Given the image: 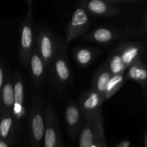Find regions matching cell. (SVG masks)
<instances>
[{
    "label": "cell",
    "mask_w": 147,
    "mask_h": 147,
    "mask_svg": "<svg viewBox=\"0 0 147 147\" xmlns=\"http://www.w3.org/2000/svg\"><path fill=\"white\" fill-rule=\"evenodd\" d=\"M98 113L95 116L85 120V124L80 131L78 147H91L96 138L97 117Z\"/></svg>",
    "instance_id": "13"
},
{
    "label": "cell",
    "mask_w": 147,
    "mask_h": 147,
    "mask_svg": "<svg viewBox=\"0 0 147 147\" xmlns=\"http://www.w3.org/2000/svg\"><path fill=\"white\" fill-rule=\"evenodd\" d=\"M146 147H147V143H146Z\"/></svg>",
    "instance_id": "29"
},
{
    "label": "cell",
    "mask_w": 147,
    "mask_h": 147,
    "mask_svg": "<svg viewBox=\"0 0 147 147\" xmlns=\"http://www.w3.org/2000/svg\"><path fill=\"white\" fill-rule=\"evenodd\" d=\"M124 82V76L123 74L112 75L108 83L106 93L104 95V100L111 98L116 92L121 88Z\"/></svg>",
    "instance_id": "20"
},
{
    "label": "cell",
    "mask_w": 147,
    "mask_h": 147,
    "mask_svg": "<svg viewBox=\"0 0 147 147\" xmlns=\"http://www.w3.org/2000/svg\"><path fill=\"white\" fill-rule=\"evenodd\" d=\"M119 32L115 29L99 27L88 33L83 37V40L107 45L116 40L119 37Z\"/></svg>",
    "instance_id": "12"
},
{
    "label": "cell",
    "mask_w": 147,
    "mask_h": 147,
    "mask_svg": "<svg viewBox=\"0 0 147 147\" xmlns=\"http://www.w3.org/2000/svg\"><path fill=\"white\" fill-rule=\"evenodd\" d=\"M91 147H107L105 139L104 126L102 112H99L97 117V126H96V134L95 140Z\"/></svg>",
    "instance_id": "22"
},
{
    "label": "cell",
    "mask_w": 147,
    "mask_h": 147,
    "mask_svg": "<svg viewBox=\"0 0 147 147\" xmlns=\"http://www.w3.org/2000/svg\"><path fill=\"white\" fill-rule=\"evenodd\" d=\"M44 137L45 147H55L60 139L57 115L55 109L50 104L45 109V129Z\"/></svg>",
    "instance_id": "8"
},
{
    "label": "cell",
    "mask_w": 147,
    "mask_h": 147,
    "mask_svg": "<svg viewBox=\"0 0 147 147\" xmlns=\"http://www.w3.org/2000/svg\"><path fill=\"white\" fill-rule=\"evenodd\" d=\"M28 65L32 81L36 86L40 87L44 80L47 68L44 61L39 55L35 46H34L32 51L30 54Z\"/></svg>",
    "instance_id": "11"
},
{
    "label": "cell",
    "mask_w": 147,
    "mask_h": 147,
    "mask_svg": "<svg viewBox=\"0 0 147 147\" xmlns=\"http://www.w3.org/2000/svg\"><path fill=\"white\" fill-rule=\"evenodd\" d=\"M14 102L13 78L8 75L5 79L0 96V111L11 113Z\"/></svg>",
    "instance_id": "14"
},
{
    "label": "cell",
    "mask_w": 147,
    "mask_h": 147,
    "mask_svg": "<svg viewBox=\"0 0 147 147\" xmlns=\"http://www.w3.org/2000/svg\"><path fill=\"white\" fill-rule=\"evenodd\" d=\"M53 86L63 89L71 82V72L66 55V44H60L48 68Z\"/></svg>",
    "instance_id": "1"
},
{
    "label": "cell",
    "mask_w": 147,
    "mask_h": 147,
    "mask_svg": "<svg viewBox=\"0 0 147 147\" xmlns=\"http://www.w3.org/2000/svg\"><path fill=\"white\" fill-rule=\"evenodd\" d=\"M14 91V102L13 106L11 115L14 120V128L16 131H20L22 126L23 120L25 115L24 100V88L22 76L20 73H17L13 78Z\"/></svg>",
    "instance_id": "6"
},
{
    "label": "cell",
    "mask_w": 147,
    "mask_h": 147,
    "mask_svg": "<svg viewBox=\"0 0 147 147\" xmlns=\"http://www.w3.org/2000/svg\"><path fill=\"white\" fill-rule=\"evenodd\" d=\"M111 76V73L109 71L106 63H104L98 69L92 79L91 88L98 92L103 99L108 83Z\"/></svg>",
    "instance_id": "15"
},
{
    "label": "cell",
    "mask_w": 147,
    "mask_h": 147,
    "mask_svg": "<svg viewBox=\"0 0 147 147\" xmlns=\"http://www.w3.org/2000/svg\"><path fill=\"white\" fill-rule=\"evenodd\" d=\"M15 134L14 120L11 113L2 112L0 116V138L11 142Z\"/></svg>",
    "instance_id": "16"
},
{
    "label": "cell",
    "mask_w": 147,
    "mask_h": 147,
    "mask_svg": "<svg viewBox=\"0 0 147 147\" xmlns=\"http://www.w3.org/2000/svg\"><path fill=\"white\" fill-rule=\"evenodd\" d=\"M96 50L90 47H77L74 50V59L79 66L86 67L91 64L96 57Z\"/></svg>",
    "instance_id": "17"
},
{
    "label": "cell",
    "mask_w": 147,
    "mask_h": 147,
    "mask_svg": "<svg viewBox=\"0 0 147 147\" xmlns=\"http://www.w3.org/2000/svg\"><path fill=\"white\" fill-rule=\"evenodd\" d=\"M60 44L57 42L51 31L45 28L40 29L35 37L34 46L48 70L56 54Z\"/></svg>",
    "instance_id": "4"
},
{
    "label": "cell",
    "mask_w": 147,
    "mask_h": 147,
    "mask_svg": "<svg viewBox=\"0 0 147 147\" xmlns=\"http://www.w3.org/2000/svg\"><path fill=\"white\" fill-rule=\"evenodd\" d=\"M0 147H9L5 140L0 138Z\"/></svg>",
    "instance_id": "26"
},
{
    "label": "cell",
    "mask_w": 147,
    "mask_h": 147,
    "mask_svg": "<svg viewBox=\"0 0 147 147\" xmlns=\"http://www.w3.org/2000/svg\"><path fill=\"white\" fill-rule=\"evenodd\" d=\"M82 118L83 116L78 103L74 100H70L66 106L65 120L67 131L71 137H75L77 135L81 126Z\"/></svg>",
    "instance_id": "10"
},
{
    "label": "cell",
    "mask_w": 147,
    "mask_h": 147,
    "mask_svg": "<svg viewBox=\"0 0 147 147\" xmlns=\"http://www.w3.org/2000/svg\"><path fill=\"white\" fill-rule=\"evenodd\" d=\"M106 1H109V2H122V1H130V0H106Z\"/></svg>",
    "instance_id": "27"
},
{
    "label": "cell",
    "mask_w": 147,
    "mask_h": 147,
    "mask_svg": "<svg viewBox=\"0 0 147 147\" xmlns=\"http://www.w3.org/2000/svg\"><path fill=\"white\" fill-rule=\"evenodd\" d=\"M116 147H129V142L127 141H123Z\"/></svg>",
    "instance_id": "25"
},
{
    "label": "cell",
    "mask_w": 147,
    "mask_h": 147,
    "mask_svg": "<svg viewBox=\"0 0 147 147\" xmlns=\"http://www.w3.org/2000/svg\"><path fill=\"white\" fill-rule=\"evenodd\" d=\"M27 7H28V11L27 12L32 13L33 11V0H27Z\"/></svg>",
    "instance_id": "24"
},
{
    "label": "cell",
    "mask_w": 147,
    "mask_h": 147,
    "mask_svg": "<svg viewBox=\"0 0 147 147\" xmlns=\"http://www.w3.org/2000/svg\"><path fill=\"white\" fill-rule=\"evenodd\" d=\"M126 77L131 80L144 82L147 79V70L140 63L135 61L129 67Z\"/></svg>",
    "instance_id": "21"
},
{
    "label": "cell",
    "mask_w": 147,
    "mask_h": 147,
    "mask_svg": "<svg viewBox=\"0 0 147 147\" xmlns=\"http://www.w3.org/2000/svg\"><path fill=\"white\" fill-rule=\"evenodd\" d=\"M4 81H5V78H4V67H3L2 64L0 63V96H1V89L4 86Z\"/></svg>",
    "instance_id": "23"
},
{
    "label": "cell",
    "mask_w": 147,
    "mask_h": 147,
    "mask_svg": "<svg viewBox=\"0 0 147 147\" xmlns=\"http://www.w3.org/2000/svg\"><path fill=\"white\" fill-rule=\"evenodd\" d=\"M106 65L109 68V71L111 75H119L124 73L126 67L125 66L124 63L122 61L120 54L115 49L111 55H109L107 62H106Z\"/></svg>",
    "instance_id": "19"
},
{
    "label": "cell",
    "mask_w": 147,
    "mask_h": 147,
    "mask_svg": "<svg viewBox=\"0 0 147 147\" xmlns=\"http://www.w3.org/2000/svg\"><path fill=\"white\" fill-rule=\"evenodd\" d=\"M55 147H63V145H62V142H61V139H60V140L58 141V142H57V145H56Z\"/></svg>",
    "instance_id": "28"
},
{
    "label": "cell",
    "mask_w": 147,
    "mask_h": 147,
    "mask_svg": "<svg viewBox=\"0 0 147 147\" xmlns=\"http://www.w3.org/2000/svg\"><path fill=\"white\" fill-rule=\"evenodd\" d=\"M116 49L120 54L126 68L136 61V57L139 54V47L135 45H121Z\"/></svg>",
    "instance_id": "18"
},
{
    "label": "cell",
    "mask_w": 147,
    "mask_h": 147,
    "mask_svg": "<svg viewBox=\"0 0 147 147\" xmlns=\"http://www.w3.org/2000/svg\"><path fill=\"white\" fill-rule=\"evenodd\" d=\"M90 24V18L86 10L81 6L76 8L66 30V44L87 32Z\"/></svg>",
    "instance_id": "5"
},
{
    "label": "cell",
    "mask_w": 147,
    "mask_h": 147,
    "mask_svg": "<svg viewBox=\"0 0 147 147\" xmlns=\"http://www.w3.org/2000/svg\"><path fill=\"white\" fill-rule=\"evenodd\" d=\"M88 14L97 17H113L119 13V9L106 0H83L81 4Z\"/></svg>",
    "instance_id": "9"
},
{
    "label": "cell",
    "mask_w": 147,
    "mask_h": 147,
    "mask_svg": "<svg viewBox=\"0 0 147 147\" xmlns=\"http://www.w3.org/2000/svg\"><path fill=\"white\" fill-rule=\"evenodd\" d=\"M45 129V111L40 95L35 93L32 99L30 112V142L32 147H40Z\"/></svg>",
    "instance_id": "2"
},
{
    "label": "cell",
    "mask_w": 147,
    "mask_h": 147,
    "mask_svg": "<svg viewBox=\"0 0 147 147\" xmlns=\"http://www.w3.org/2000/svg\"><path fill=\"white\" fill-rule=\"evenodd\" d=\"M104 99L98 92L90 88L81 95L79 100V107L83 119L95 116L101 111V106Z\"/></svg>",
    "instance_id": "7"
},
{
    "label": "cell",
    "mask_w": 147,
    "mask_h": 147,
    "mask_svg": "<svg viewBox=\"0 0 147 147\" xmlns=\"http://www.w3.org/2000/svg\"><path fill=\"white\" fill-rule=\"evenodd\" d=\"M20 33L19 57L22 65L26 67L28 65L29 59L35 41L33 30L32 13L27 12L25 19L20 24Z\"/></svg>",
    "instance_id": "3"
}]
</instances>
